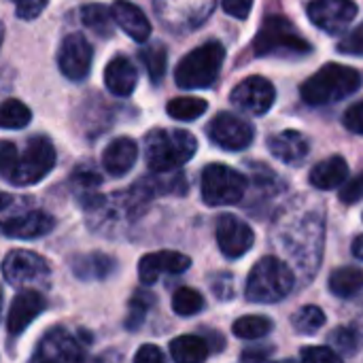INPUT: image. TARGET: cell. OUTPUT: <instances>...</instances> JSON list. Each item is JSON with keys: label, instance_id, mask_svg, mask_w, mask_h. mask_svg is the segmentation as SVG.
Listing matches in <instances>:
<instances>
[{"label": "cell", "instance_id": "1", "mask_svg": "<svg viewBox=\"0 0 363 363\" xmlns=\"http://www.w3.org/2000/svg\"><path fill=\"white\" fill-rule=\"evenodd\" d=\"M55 219L38 208L32 200L0 194V234L6 238L32 240L49 234Z\"/></svg>", "mask_w": 363, "mask_h": 363}, {"label": "cell", "instance_id": "2", "mask_svg": "<svg viewBox=\"0 0 363 363\" xmlns=\"http://www.w3.org/2000/svg\"><path fill=\"white\" fill-rule=\"evenodd\" d=\"M198 151V140L187 130H151L145 136L147 166L157 172H170L185 166Z\"/></svg>", "mask_w": 363, "mask_h": 363}, {"label": "cell", "instance_id": "3", "mask_svg": "<svg viewBox=\"0 0 363 363\" xmlns=\"http://www.w3.org/2000/svg\"><path fill=\"white\" fill-rule=\"evenodd\" d=\"M362 87V74L355 68L342 64H325L313 77H308L300 91L302 100L311 106H323L349 98Z\"/></svg>", "mask_w": 363, "mask_h": 363}, {"label": "cell", "instance_id": "4", "mask_svg": "<svg viewBox=\"0 0 363 363\" xmlns=\"http://www.w3.org/2000/svg\"><path fill=\"white\" fill-rule=\"evenodd\" d=\"M296 285L291 268L279 257H262L247 279V300L253 304H274L285 300Z\"/></svg>", "mask_w": 363, "mask_h": 363}, {"label": "cell", "instance_id": "5", "mask_svg": "<svg viewBox=\"0 0 363 363\" xmlns=\"http://www.w3.org/2000/svg\"><path fill=\"white\" fill-rule=\"evenodd\" d=\"M225 49L219 40H208L189 51L177 66L174 79L183 89H202L217 81L223 66Z\"/></svg>", "mask_w": 363, "mask_h": 363}, {"label": "cell", "instance_id": "6", "mask_svg": "<svg viewBox=\"0 0 363 363\" xmlns=\"http://www.w3.org/2000/svg\"><path fill=\"white\" fill-rule=\"evenodd\" d=\"M255 55H306L313 51L308 40L300 36L294 23L283 15H272L264 19L255 40H253Z\"/></svg>", "mask_w": 363, "mask_h": 363}, {"label": "cell", "instance_id": "7", "mask_svg": "<svg viewBox=\"0 0 363 363\" xmlns=\"http://www.w3.org/2000/svg\"><path fill=\"white\" fill-rule=\"evenodd\" d=\"M247 177L223 164H208L202 170V200L208 206H232L242 200Z\"/></svg>", "mask_w": 363, "mask_h": 363}, {"label": "cell", "instance_id": "8", "mask_svg": "<svg viewBox=\"0 0 363 363\" xmlns=\"http://www.w3.org/2000/svg\"><path fill=\"white\" fill-rule=\"evenodd\" d=\"M55 166V149L47 136H34L28 140L26 151L19 153V162L9 179L17 187H28L43 181Z\"/></svg>", "mask_w": 363, "mask_h": 363}, {"label": "cell", "instance_id": "9", "mask_svg": "<svg viewBox=\"0 0 363 363\" xmlns=\"http://www.w3.org/2000/svg\"><path fill=\"white\" fill-rule=\"evenodd\" d=\"M153 6L166 28L187 32L213 13L215 0H153Z\"/></svg>", "mask_w": 363, "mask_h": 363}, {"label": "cell", "instance_id": "10", "mask_svg": "<svg viewBox=\"0 0 363 363\" xmlns=\"http://www.w3.org/2000/svg\"><path fill=\"white\" fill-rule=\"evenodd\" d=\"M49 264L43 255L15 249L6 253L2 262V274L9 285L13 287H28V285H45L49 279Z\"/></svg>", "mask_w": 363, "mask_h": 363}, {"label": "cell", "instance_id": "11", "mask_svg": "<svg viewBox=\"0 0 363 363\" xmlns=\"http://www.w3.org/2000/svg\"><path fill=\"white\" fill-rule=\"evenodd\" d=\"M230 100L238 111L259 117L272 108L277 100V89L268 79L255 74V77H247L245 81H240L234 87Z\"/></svg>", "mask_w": 363, "mask_h": 363}, {"label": "cell", "instance_id": "12", "mask_svg": "<svg viewBox=\"0 0 363 363\" xmlns=\"http://www.w3.org/2000/svg\"><path fill=\"white\" fill-rule=\"evenodd\" d=\"M208 136L217 147L225 151H242L253 143L255 130L249 121L234 113H219L208 123Z\"/></svg>", "mask_w": 363, "mask_h": 363}, {"label": "cell", "instance_id": "13", "mask_svg": "<svg viewBox=\"0 0 363 363\" xmlns=\"http://www.w3.org/2000/svg\"><path fill=\"white\" fill-rule=\"evenodd\" d=\"M91 57H94V49L89 40L83 34L74 32L62 40L57 51V66L66 79L83 81L91 70Z\"/></svg>", "mask_w": 363, "mask_h": 363}, {"label": "cell", "instance_id": "14", "mask_svg": "<svg viewBox=\"0 0 363 363\" xmlns=\"http://www.w3.org/2000/svg\"><path fill=\"white\" fill-rule=\"evenodd\" d=\"M308 17L323 32L338 34L357 17V4L353 0H313L308 4Z\"/></svg>", "mask_w": 363, "mask_h": 363}, {"label": "cell", "instance_id": "15", "mask_svg": "<svg viewBox=\"0 0 363 363\" xmlns=\"http://www.w3.org/2000/svg\"><path fill=\"white\" fill-rule=\"evenodd\" d=\"M255 242L253 230L236 215H221L217 219V245L230 259H238L251 251Z\"/></svg>", "mask_w": 363, "mask_h": 363}, {"label": "cell", "instance_id": "16", "mask_svg": "<svg viewBox=\"0 0 363 363\" xmlns=\"http://www.w3.org/2000/svg\"><path fill=\"white\" fill-rule=\"evenodd\" d=\"M191 266V259L179 251L149 253L138 264V277L143 285H153L162 274H181Z\"/></svg>", "mask_w": 363, "mask_h": 363}, {"label": "cell", "instance_id": "17", "mask_svg": "<svg viewBox=\"0 0 363 363\" xmlns=\"http://www.w3.org/2000/svg\"><path fill=\"white\" fill-rule=\"evenodd\" d=\"M47 308V300L40 291L26 289L15 296L9 317H6V328L11 336H19L28 330V325Z\"/></svg>", "mask_w": 363, "mask_h": 363}, {"label": "cell", "instance_id": "18", "mask_svg": "<svg viewBox=\"0 0 363 363\" xmlns=\"http://www.w3.org/2000/svg\"><path fill=\"white\" fill-rule=\"evenodd\" d=\"M34 359L36 362H79L83 359V347L68 332L53 330L40 340Z\"/></svg>", "mask_w": 363, "mask_h": 363}, {"label": "cell", "instance_id": "19", "mask_svg": "<svg viewBox=\"0 0 363 363\" xmlns=\"http://www.w3.org/2000/svg\"><path fill=\"white\" fill-rule=\"evenodd\" d=\"M268 149L283 164L300 166L306 160V155L311 151V145H308V138L302 132H298V130H283V132L270 136Z\"/></svg>", "mask_w": 363, "mask_h": 363}, {"label": "cell", "instance_id": "20", "mask_svg": "<svg viewBox=\"0 0 363 363\" xmlns=\"http://www.w3.org/2000/svg\"><path fill=\"white\" fill-rule=\"evenodd\" d=\"M115 26H119L130 38L143 43L151 36V23L147 19V15L130 0H115L111 6Z\"/></svg>", "mask_w": 363, "mask_h": 363}, {"label": "cell", "instance_id": "21", "mask_svg": "<svg viewBox=\"0 0 363 363\" xmlns=\"http://www.w3.org/2000/svg\"><path fill=\"white\" fill-rule=\"evenodd\" d=\"M136 160H138V145L130 136L111 140L102 153V166L113 177H121V174L130 172L134 168Z\"/></svg>", "mask_w": 363, "mask_h": 363}, {"label": "cell", "instance_id": "22", "mask_svg": "<svg viewBox=\"0 0 363 363\" xmlns=\"http://www.w3.org/2000/svg\"><path fill=\"white\" fill-rule=\"evenodd\" d=\"M106 89L115 96H130L138 83L136 66L125 55H115L104 68Z\"/></svg>", "mask_w": 363, "mask_h": 363}, {"label": "cell", "instance_id": "23", "mask_svg": "<svg viewBox=\"0 0 363 363\" xmlns=\"http://www.w3.org/2000/svg\"><path fill=\"white\" fill-rule=\"evenodd\" d=\"M349 177V164L345 157L334 155L328 157L323 162H319L313 170H311V185L317 189H334L338 185H342Z\"/></svg>", "mask_w": 363, "mask_h": 363}, {"label": "cell", "instance_id": "24", "mask_svg": "<svg viewBox=\"0 0 363 363\" xmlns=\"http://www.w3.org/2000/svg\"><path fill=\"white\" fill-rule=\"evenodd\" d=\"M330 291L338 298H353L363 291V270L357 266H342L330 277Z\"/></svg>", "mask_w": 363, "mask_h": 363}, {"label": "cell", "instance_id": "25", "mask_svg": "<svg viewBox=\"0 0 363 363\" xmlns=\"http://www.w3.org/2000/svg\"><path fill=\"white\" fill-rule=\"evenodd\" d=\"M170 355L179 363H200L208 357V342L200 336H179L170 342Z\"/></svg>", "mask_w": 363, "mask_h": 363}, {"label": "cell", "instance_id": "26", "mask_svg": "<svg viewBox=\"0 0 363 363\" xmlns=\"http://www.w3.org/2000/svg\"><path fill=\"white\" fill-rule=\"evenodd\" d=\"M72 268H74V274L83 281H100V279H106L115 270V262L108 255L89 253V255L77 257Z\"/></svg>", "mask_w": 363, "mask_h": 363}, {"label": "cell", "instance_id": "27", "mask_svg": "<svg viewBox=\"0 0 363 363\" xmlns=\"http://www.w3.org/2000/svg\"><path fill=\"white\" fill-rule=\"evenodd\" d=\"M81 19L98 36H111L113 30H115V19H113L111 9L104 6V4H100V2L85 4L83 11H81Z\"/></svg>", "mask_w": 363, "mask_h": 363}, {"label": "cell", "instance_id": "28", "mask_svg": "<svg viewBox=\"0 0 363 363\" xmlns=\"http://www.w3.org/2000/svg\"><path fill=\"white\" fill-rule=\"evenodd\" d=\"M140 60L151 77L153 83H160L166 74V66H168V51H166V45L153 40V43H147L143 49H140Z\"/></svg>", "mask_w": 363, "mask_h": 363}, {"label": "cell", "instance_id": "29", "mask_svg": "<svg viewBox=\"0 0 363 363\" xmlns=\"http://www.w3.org/2000/svg\"><path fill=\"white\" fill-rule=\"evenodd\" d=\"M208 108V102L202 100V98H196V96H181V98H174L168 102L166 111L172 119L177 121H194L198 119L200 115H204Z\"/></svg>", "mask_w": 363, "mask_h": 363}, {"label": "cell", "instance_id": "30", "mask_svg": "<svg viewBox=\"0 0 363 363\" xmlns=\"http://www.w3.org/2000/svg\"><path fill=\"white\" fill-rule=\"evenodd\" d=\"M30 119H32V113L21 100L9 98V100L0 102V128L21 130L30 123Z\"/></svg>", "mask_w": 363, "mask_h": 363}, {"label": "cell", "instance_id": "31", "mask_svg": "<svg viewBox=\"0 0 363 363\" xmlns=\"http://www.w3.org/2000/svg\"><path fill=\"white\" fill-rule=\"evenodd\" d=\"M325 313L319 306H302L294 317H291V325L298 334L302 336H313L317 334L323 325H325Z\"/></svg>", "mask_w": 363, "mask_h": 363}, {"label": "cell", "instance_id": "32", "mask_svg": "<svg viewBox=\"0 0 363 363\" xmlns=\"http://www.w3.org/2000/svg\"><path fill=\"white\" fill-rule=\"evenodd\" d=\"M232 330H234V336H238L242 340H257V338H264L270 334L272 321L268 317L249 315V317H240Z\"/></svg>", "mask_w": 363, "mask_h": 363}, {"label": "cell", "instance_id": "33", "mask_svg": "<svg viewBox=\"0 0 363 363\" xmlns=\"http://www.w3.org/2000/svg\"><path fill=\"white\" fill-rule=\"evenodd\" d=\"M204 308V298L200 291L191 287H181L172 296V311L179 317H194Z\"/></svg>", "mask_w": 363, "mask_h": 363}, {"label": "cell", "instance_id": "34", "mask_svg": "<svg viewBox=\"0 0 363 363\" xmlns=\"http://www.w3.org/2000/svg\"><path fill=\"white\" fill-rule=\"evenodd\" d=\"M330 345L332 349L340 355V357H349V355H355L359 351V334L357 330H351V328H338L330 334Z\"/></svg>", "mask_w": 363, "mask_h": 363}, {"label": "cell", "instance_id": "35", "mask_svg": "<svg viewBox=\"0 0 363 363\" xmlns=\"http://www.w3.org/2000/svg\"><path fill=\"white\" fill-rule=\"evenodd\" d=\"M149 306H151V298H149V294H143V291L134 294V298H132V302H130V317H128L125 325H128L130 330L138 328V325L143 323V319H145V315H147Z\"/></svg>", "mask_w": 363, "mask_h": 363}, {"label": "cell", "instance_id": "36", "mask_svg": "<svg viewBox=\"0 0 363 363\" xmlns=\"http://www.w3.org/2000/svg\"><path fill=\"white\" fill-rule=\"evenodd\" d=\"M19 162V149L11 140H0V177L11 179L15 166Z\"/></svg>", "mask_w": 363, "mask_h": 363}, {"label": "cell", "instance_id": "37", "mask_svg": "<svg viewBox=\"0 0 363 363\" xmlns=\"http://www.w3.org/2000/svg\"><path fill=\"white\" fill-rule=\"evenodd\" d=\"M300 357L308 363H338L342 359L332 347H306L302 349Z\"/></svg>", "mask_w": 363, "mask_h": 363}, {"label": "cell", "instance_id": "38", "mask_svg": "<svg viewBox=\"0 0 363 363\" xmlns=\"http://www.w3.org/2000/svg\"><path fill=\"white\" fill-rule=\"evenodd\" d=\"M338 51H340V53H347V55L363 57V23H359L349 36H345V38L338 43Z\"/></svg>", "mask_w": 363, "mask_h": 363}, {"label": "cell", "instance_id": "39", "mask_svg": "<svg viewBox=\"0 0 363 363\" xmlns=\"http://www.w3.org/2000/svg\"><path fill=\"white\" fill-rule=\"evenodd\" d=\"M340 202L345 204H357L363 200V172L353 177L351 181H345V187L340 189Z\"/></svg>", "mask_w": 363, "mask_h": 363}, {"label": "cell", "instance_id": "40", "mask_svg": "<svg viewBox=\"0 0 363 363\" xmlns=\"http://www.w3.org/2000/svg\"><path fill=\"white\" fill-rule=\"evenodd\" d=\"M15 2V13L21 19H34L38 17L49 0H13Z\"/></svg>", "mask_w": 363, "mask_h": 363}, {"label": "cell", "instance_id": "41", "mask_svg": "<svg viewBox=\"0 0 363 363\" xmlns=\"http://www.w3.org/2000/svg\"><path fill=\"white\" fill-rule=\"evenodd\" d=\"M342 121H345V125H347V130H349V132L363 136V100L362 102L351 104V106L347 108V113H345Z\"/></svg>", "mask_w": 363, "mask_h": 363}, {"label": "cell", "instance_id": "42", "mask_svg": "<svg viewBox=\"0 0 363 363\" xmlns=\"http://www.w3.org/2000/svg\"><path fill=\"white\" fill-rule=\"evenodd\" d=\"M253 0H223V11L236 19H247L251 13Z\"/></svg>", "mask_w": 363, "mask_h": 363}, {"label": "cell", "instance_id": "43", "mask_svg": "<svg viewBox=\"0 0 363 363\" xmlns=\"http://www.w3.org/2000/svg\"><path fill=\"white\" fill-rule=\"evenodd\" d=\"M134 362L138 363H160L164 362V353L155 345H143L138 353L134 355Z\"/></svg>", "mask_w": 363, "mask_h": 363}, {"label": "cell", "instance_id": "44", "mask_svg": "<svg viewBox=\"0 0 363 363\" xmlns=\"http://www.w3.org/2000/svg\"><path fill=\"white\" fill-rule=\"evenodd\" d=\"M272 355V349H251V351H245L240 355L242 362H262V359H268Z\"/></svg>", "mask_w": 363, "mask_h": 363}, {"label": "cell", "instance_id": "45", "mask_svg": "<svg viewBox=\"0 0 363 363\" xmlns=\"http://www.w3.org/2000/svg\"><path fill=\"white\" fill-rule=\"evenodd\" d=\"M353 253H355V257H359L363 262V236H359L357 240H355V245H353Z\"/></svg>", "mask_w": 363, "mask_h": 363}, {"label": "cell", "instance_id": "46", "mask_svg": "<svg viewBox=\"0 0 363 363\" xmlns=\"http://www.w3.org/2000/svg\"><path fill=\"white\" fill-rule=\"evenodd\" d=\"M2 38H4V26H2V21H0V47H2Z\"/></svg>", "mask_w": 363, "mask_h": 363}, {"label": "cell", "instance_id": "47", "mask_svg": "<svg viewBox=\"0 0 363 363\" xmlns=\"http://www.w3.org/2000/svg\"><path fill=\"white\" fill-rule=\"evenodd\" d=\"M0 311H2V291H0Z\"/></svg>", "mask_w": 363, "mask_h": 363}]
</instances>
